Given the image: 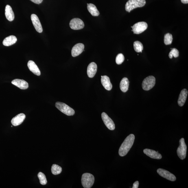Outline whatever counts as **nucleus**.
Wrapping results in <instances>:
<instances>
[{
  "label": "nucleus",
  "mask_w": 188,
  "mask_h": 188,
  "mask_svg": "<svg viewBox=\"0 0 188 188\" xmlns=\"http://www.w3.org/2000/svg\"><path fill=\"white\" fill-rule=\"evenodd\" d=\"M134 139L135 136L132 134L125 138L119 148V153L120 156L122 157L126 155L133 145Z\"/></svg>",
  "instance_id": "nucleus-1"
},
{
  "label": "nucleus",
  "mask_w": 188,
  "mask_h": 188,
  "mask_svg": "<svg viewBox=\"0 0 188 188\" xmlns=\"http://www.w3.org/2000/svg\"><path fill=\"white\" fill-rule=\"evenodd\" d=\"M146 3L145 0H129L125 5V10L130 12L134 8L144 6Z\"/></svg>",
  "instance_id": "nucleus-2"
},
{
  "label": "nucleus",
  "mask_w": 188,
  "mask_h": 188,
  "mask_svg": "<svg viewBox=\"0 0 188 188\" xmlns=\"http://www.w3.org/2000/svg\"><path fill=\"white\" fill-rule=\"evenodd\" d=\"M95 182V177L93 175L90 173L83 174L82 177L81 182L83 187L84 188H91Z\"/></svg>",
  "instance_id": "nucleus-3"
},
{
  "label": "nucleus",
  "mask_w": 188,
  "mask_h": 188,
  "mask_svg": "<svg viewBox=\"0 0 188 188\" xmlns=\"http://www.w3.org/2000/svg\"><path fill=\"white\" fill-rule=\"evenodd\" d=\"M55 106L62 113L68 116H73L74 115V110L64 103L57 102Z\"/></svg>",
  "instance_id": "nucleus-4"
},
{
  "label": "nucleus",
  "mask_w": 188,
  "mask_h": 188,
  "mask_svg": "<svg viewBox=\"0 0 188 188\" xmlns=\"http://www.w3.org/2000/svg\"><path fill=\"white\" fill-rule=\"evenodd\" d=\"M155 78L150 76L145 78L143 81L142 86L145 91H148L154 87L155 84Z\"/></svg>",
  "instance_id": "nucleus-5"
},
{
  "label": "nucleus",
  "mask_w": 188,
  "mask_h": 188,
  "mask_svg": "<svg viewBox=\"0 0 188 188\" xmlns=\"http://www.w3.org/2000/svg\"><path fill=\"white\" fill-rule=\"evenodd\" d=\"M187 146L184 138H182L180 141V146L177 150V154L180 159L183 160L186 157Z\"/></svg>",
  "instance_id": "nucleus-6"
},
{
  "label": "nucleus",
  "mask_w": 188,
  "mask_h": 188,
  "mask_svg": "<svg viewBox=\"0 0 188 188\" xmlns=\"http://www.w3.org/2000/svg\"><path fill=\"white\" fill-rule=\"evenodd\" d=\"M131 27L134 34H139L146 30L148 25L146 22H141L135 24Z\"/></svg>",
  "instance_id": "nucleus-7"
},
{
  "label": "nucleus",
  "mask_w": 188,
  "mask_h": 188,
  "mask_svg": "<svg viewBox=\"0 0 188 188\" xmlns=\"http://www.w3.org/2000/svg\"><path fill=\"white\" fill-rule=\"evenodd\" d=\"M70 27L71 29L78 30L84 28V24L82 20L78 18L72 19L70 22Z\"/></svg>",
  "instance_id": "nucleus-8"
},
{
  "label": "nucleus",
  "mask_w": 188,
  "mask_h": 188,
  "mask_svg": "<svg viewBox=\"0 0 188 188\" xmlns=\"http://www.w3.org/2000/svg\"><path fill=\"white\" fill-rule=\"evenodd\" d=\"M101 117L105 125L109 129L113 130L115 129V125L114 122L107 114L103 112L101 114Z\"/></svg>",
  "instance_id": "nucleus-9"
},
{
  "label": "nucleus",
  "mask_w": 188,
  "mask_h": 188,
  "mask_svg": "<svg viewBox=\"0 0 188 188\" xmlns=\"http://www.w3.org/2000/svg\"><path fill=\"white\" fill-rule=\"evenodd\" d=\"M158 174L163 177L171 181H175L176 180L175 176L165 170L158 169L157 170Z\"/></svg>",
  "instance_id": "nucleus-10"
},
{
  "label": "nucleus",
  "mask_w": 188,
  "mask_h": 188,
  "mask_svg": "<svg viewBox=\"0 0 188 188\" xmlns=\"http://www.w3.org/2000/svg\"><path fill=\"white\" fill-rule=\"evenodd\" d=\"M31 19L36 30L39 33H42L43 31V28L38 16L36 14H32Z\"/></svg>",
  "instance_id": "nucleus-11"
},
{
  "label": "nucleus",
  "mask_w": 188,
  "mask_h": 188,
  "mask_svg": "<svg viewBox=\"0 0 188 188\" xmlns=\"http://www.w3.org/2000/svg\"><path fill=\"white\" fill-rule=\"evenodd\" d=\"M84 45L82 43L76 44L72 49L71 55L73 57L78 56L84 51Z\"/></svg>",
  "instance_id": "nucleus-12"
},
{
  "label": "nucleus",
  "mask_w": 188,
  "mask_h": 188,
  "mask_svg": "<svg viewBox=\"0 0 188 188\" xmlns=\"http://www.w3.org/2000/svg\"><path fill=\"white\" fill-rule=\"evenodd\" d=\"M143 153L147 156L153 159H161L162 156L161 154L158 153V151L151 150L149 149H145L143 150Z\"/></svg>",
  "instance_id": "nucleus-13"
},
{
  "label": "nucleus",
  "mask_w": 188,
  "mask_h": 188,
  "mask_svg": "<svg viewBox=\"0 0 188 188\" xmlns=\"http://www.w3.org/2000/svg\"><path fill=\"white\" fill-rule=\"evenodd\" d=\"M12 83L21 89H26L29 87L28 83L25 80L20 79H15L12 81Z\"/></svg>",
  "instance_id": "nucleus-14"
},
{
  "label": "nucleus",
  "mask_w": 188,
  "mask_h": 188,
  "mask_svg": "<svg viewBox=\"0 0 188 188\" xmlns=\"http://www.w3.org/2000/svg\"><path fill=\"white\" fill-rule=\"evenodd\" d=\"M97 71V66L95 62L91 63L88 66L87 74L90 78H93L95 75Z\"/></svg>",
  "instance_id": "nucleus-15"
},
{
  "label": "nucleus",
  "mask_w": 188,
  "mask_h": 188,
  "mask_svg": "<svg viewBox=\"0 0 188 188\" xmlns=\"http://www.w3.org/2000/svg\"><path fill=\"white\" fill-rule=\"evenodd\" d=\"M25 118V115L23 113L18 114L13 118L11 120V123L14 126H17L22 124Z\"/></svg>",
  "instance_id": "nucleus-16"
},
{
  "label": "nucleus",
  "mask_w": 188,
  "mask_h": 188,
  "mask_svg": "<svg viewBox=\"0 0 188 188\" xmlns=\"http://www.w3.org/2000/svg\"><path fill=\"white\" fill-rule=\"evenodd\" d=\"M101 82L104 88L108 91H110L112 88V85L110 78L108 76L105 75L101 76Z\"/></svg>",
  "instance_id": "nucleus-17"
},
{
  "label": "nucleus",
  "mask_w": 188,
  "mask_h": 188,
  "mask_svg": "<svg viewBox=\"0 0 188 188\" xmlns=\"http://www.w3.org/2000/svg\"><path fill=\"white\" fill-rule=\"evenodd\" d=\"M187 90L185 88H184L180 92L178 100V104L180 106L182 107L185 104L187 100Z\"/></svg>",
  "instance_id": "nucleus-18"
},
{
  "label": "nucleus",
  "mask_w": 188,
  "mask_h": 188,
  "mask_svg": "<svg viewBox=\"0 0 188 188\" xmlns=\"http://www.w3.org/2000/svg\"><path fill=\"white\" fill-rule=\"evenodd\" d=\"M27 65L29 69L34 74L37 76L40 75L41 73L40 70L34 61L32 60L29 61Z\"/></svg>",
  "instance_id": "nucleus-19"
},
{
  "label": "nucleus",
  "mask_w": 188,
  "mask_h": 188,
  "mask_svg": "<svg viewBox=\"0 0 188 188\" xmlns=\"http://www.w3.org/2000/svg\"><path fill=\"white\" fill-rule=\"evenodd\" d=\"M5 15L9 21H12L14 19V14L11 7L10 5H6L5 8Z\"/></svg>",
  "instance_id": "nucleus-20"
},
{
  "label": "nucleus",
  "mask_w": 188,
  "mask_h": 188,
  "mask_svg": "<svg viewBox=\"0 0 188 188\" xmlns=\"http://www.w3.org/2000/svg\"><path fill=\"white\" fill-rule=\"evenodd\" d=\"M17 40L15 36L11 35L5 38L4 40L3 43L4 45L8 47L16 43Z\"/></svg>",
  "instance_id": "nucleus-21"
},
{
  "label": "nucleus",
  "mask_w": 188,
  "mask_h": 188,
  "mask_svg": "<svg viewBox=\"0 0 188 188\" xmlns=\"http://www.w3.org/2000/svg\"><path fill=\"white\" fill-rule=\"evenodd\" d=\"M129 82L128 79L126 77H124L120 83V88L122 91L123 93H126L128 90Z\"/></svg>",
  "instance_id": "nucleus-22"
},
{
  "label": "nucleus",
  "mask_w": 188,
  "mask_h": 188,
  "mask_svg": "<svg viewBox=\"0 0 188 188\" xmlns=\"http://www.w3.org/2000/svg\"><path fill=\"white\" fill-rule=\"evenodd\" d=\"M87 5L88 10L92 16H99L100 13L95 5L93 4H88Z\"/></svg>",
  "instance_id": "nucleus-23"
},
{
  "label": "nucleus",
  "mask_w": 188,
  "mask_h": 188,
  "mask_svg": "<svg viewBox=\"0 0 188 188\" xmlns=\"http://www.w3.org/2000/svg\"><path fill=\"white\" fill-rule=\"evenodd\" d=\"M134 50L137 52H142L143 49V44L141 42L136 41L134 42Z\"/></svg>",
  "instance_id": "nucleus-24"
},
{
  "label": "nucleus",
  "mask_w": 188,
  "mask_h": 188,
  "mask_svg": "<svg viewBox=\"0 0 188 188\" xmlns=\"http://www.w3.org/2000/svg\"><path fill=\"white\" fill-rule=\"evenodd\" d=\"M62 171L61 167L58 165L54 164L51 168V172L54 175H57L60 174Z\"/></svg>",
  "instance_id": "nucleus-25"
},
{
  "label": "nucleus",
  "mask_w": 188,
  "mask_h": 188,
  "mask_svg": "<svg viewBox=\"0 0 188 188\" xmlns=\"http://www.w3.org/2000/svg\"><path fill=\"white\" fill-rule=\"evenodd\" d=\"M173 37L172 35L170 33H167L164 37V43L166 45H170L172 43Z\"/></svg>",
  "instance_id": "nucleus-26"
},
{
  "label": "nucleus",
  "mask_w": 188,
  "mask_h": 188,
  "mask_svg": "<svg viewBox=\"0 0 188 188\" xmlns=\"http://www.w3.org/2000/svg\"><path fill=\"white\" fill-rule=\"evenodd\" d=\"M38 177L39 179L40 183L42 185H45L47 183V178L45 175L43 173L40 172L38 175Z\"/></svg>",
  "instance_id": "nucleus-27"
},
{
  "label": "nucleus",
  "mask_w": 188,
  "mask_h": 188,
  "mask_svg": "<svg viewBox=\"0 0 188 188\" xmlns=\"http://www.w3.org/2000/svg\"><path fill=\"white\" fill-rule=\"evenodd\" d=\"M179 52L178 49L175 48L172 49L169 54V58L170 59H172L173 56L175 58H177L179 57Z\"/></svg>",
  "instance_id": "nucleus-28"
},
{
  "label": "nucleus",
  "mask_w": 188,
  "mask_h": 188,
  "mask_svg": "<svg viewBox=\"0 0 188 188\" xmlns=\"http://www.w3.org/2000/svg\"><path fill=\"white\" fill-rule=\"evenodd\" d=\"M124 57L122 53H119L118 54L116 58V62L117 64H121L124 62Z\"/></svg>",
  "instance_id": "nucleus-29"
},
{
  "label": "nucleus",
  "mask_w": 188,
  "mask_h": 188,
  "mask_svg": "<svg viewBox=\"0 0 188 188\" xmlns=\"http://www.w3.org/2000/svg\"><path fill=\"white\" fill-rule=\"evenodd\" d=\"M30 1L36 4H40L42 3L43 0H30Z\"/></svg>",
  "instance_id": "nucleus-30"
},
{
  "label": "nucleus",
  "mask_w": 188,
  "mask_h": 188,
  "mask_svg": "<svg viewBox=\"0 0 188 188\" xmlns=\"http://www.w3.org/2000/svg\"><path fill=\"white\" fill-rule=\"evenodd\" d=\"M139 182L137 181L134 182L132 188H138L139 187Z\"/></svg>",
  "instance_id": "nucleus-31"
},
{
  "label": "nucleus",
  "mask_w": 188,
  "mask_h": 188,
  "mask_svg": "<svg viewBox=\"0 0 188 188\" xmlns=\"http://www.w3.org/2000/svg\"><path fill=\"white\" fill-rule=\"evenodd\" d=\"M181 2L182 3L187 4L188 3V0H181Z\"/></svg>",
  "instance_id": "nucleus-32"
}]
</instances>
